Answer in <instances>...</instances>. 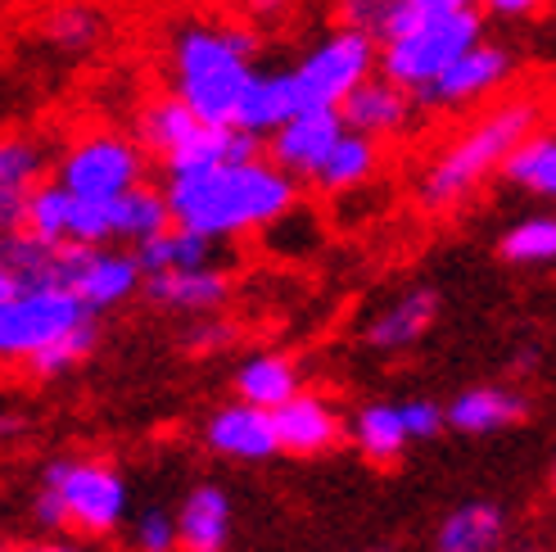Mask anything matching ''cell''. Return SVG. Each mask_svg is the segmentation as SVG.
Returning <instances> with one entry per match:
<instances>
[{
	"instance_id": "cell-31",
	"label": "cell",
	"mask_w": 556,
	"mask_h": 552,
	"mask_svg": "<svg viewBox=\"0 0 556 552\" xmlns=\"http://www.w3.org/2000/svg\"><path fill=\"white\" fill-rule=\"evenodd\" d=\"M104 10L87 5V0H68V5H54L46 14V41L50 46H60V50H91L100 37H104Z\"/></svg>"
},
{
	"instance_id": "cell-27",
	"label": "cell",
	"mask_w": 556,
	"mask_h": 552,
	"mask_svg": "<svg viewBox=\"0 0 556 552\" xmlns=\"http://www.w3.org/2000/svg\"><path fill=\"white\" fill-rule=\"evenodd\" d=\"M109 209H114V240L118 244H141L150 236H159L163 227H173V209H168V196H163V186H131L123 190L118 200H109Z\"/></svg>"
},
{
	"instance_id": "cell-21",
	"label": "cell",
	"mask_w": 556,
	"mask_h": 552,
	"mask_svg": "<svg viewBox=\"0 0 556 552\" xmlns=\"http://www.w3.org/2000/svg\"><path fill=\"white\" fill-rule=\"evenodd\" d=\"M443 407H448V430L457 435H497L530 417V399L507 385H470Z\"/></svg>"
},
{
	"instance_id": "cell-17",
	"label": "cell",
	"mask_w": 556,
	"mask_h": 552,
	"mask_svg": "<svg viewBox=\"0 0 556 552\" xmlns=\"http://www.w3.org/2000/svg\"><path fill=\"white\" fill-rule=\"evenodd\" d=\"M416 109L421 104H416V96L407 87H399V81L384 77V73H371L363 87L340 104V114L353 131H367L376 141H394V136L412 131Z\"/></svg>"
},
{
	"instance_id": "cell-3",
	"label": "cell",
	"mask_w": 556,
	"mask_h": 552,
	"mask_svg": "<svg viewBox=\"0 0 556 552\" xmlns=\"http://www.w3.org/2000/svg\"><path fill=\"white\" fill-rule=\"evenodd\" d=\"M173 91L208 123H236L258 73V37L236 23H181L173 33Z\"/></svg>"
},
{
	"instance_id": "cell-39",
	"label": "cell",
	"mask_w": 556,
	"mask_h": 552,
	"mask_svg": "<svg viewBox=\"0 0 556 552\" xmlns=\"http://www.w3.org/2000/svg\"><path fill=\"white\" fill-rule=\"evenodd\" d=\"M249 14H258V18H276V14H286L290 10V0H244Z\"/></svg>"
},
{
	"instance_id": "cell-26",
	"label": "cell",
	"mask_w": 556,
	"mask_h": 552,
	"mask_svg": "<svg viewBox=\"0 0 556 552\" xmlns=\"http://www.w3.org/2000/svg\"><path fill=\"white\" fill-rule=\"evenodd\" d=\"M503 177L534 200H556V127H534L507 154Z\"/></svg>"
},
{
	"instance_id": "cell-20",
	"label": "cell",
	"mask_w": 556,
	"mask_h": 552,
	"mask_svg": "<svg viewBox=\"0 0 556 552\" xmlns=\"http://www.w3.org/2000/svg\"><path fill=\"white\" fill-rule=\"evenodd\" d=\"M303 104H308V100H303V91H299L294 68L254 73V81H249V91H244V100L236 109V127L254 131L258 141H267V136L281 123H290Z\"/></svg>"
},
{
	"instance_id": "cell-33",
	"label": "cell",
	"mask_w": 556,
	"mask_h": 552,
	"mask_svg": "<svg viewBox=\"0 0 556 552\" xmlns=\"http://www.w3.org/2000/svg\"><path fill=\"white\" fill-rule=\"evenodd\" d=\"M127 543H131V552H181L177 512H168V507L136 512L127 520Z\"/></svg>"
},
{
	"instance_id": "cell-24",
	"label": "cell",
	"mask_w": 556,
	"mask_h": 552,
	"mask_svg": "<svg viewBox=\"0 0 556 552\" xmlns=\"http://www.w3.org/2000/svg\"><path fill=\"white\" fill-rule=\"evenodd\" d=\"M236 385V399L244 403H258L267 412H276L286 399H294L303 390V367L294 363L290 353H276V349H263V353H249L244 363L236 367L231 376Z\"/></svg>"
},
{
	"instance_id": "cell-41",
	"label": "cell",
	"mask_w": 556,
	"mask_h": 552,
	"mask_svg": "<svg viewBox=\"0 0 556 552\" xmlns=\"http://www.w3.org/2000/svg\"><path fill=\"white\" fill-rule=\"evenodd\" d=\"M10 290H14V276H10V272H5V267H0V299H5V294H10Z\"/></svg>"
},
{
	"instance_id": "cell-5",
	"label": "cell",
	"mask_w": 556,
	"mask_h": 552,
	"mask_svg": "<svg viewBox=\"0 0 556 552\" xmlns=\"http://www.w3.org/2000/svg\"><path fill=\"white\" fill-rule=\"evenodd\" d=\"M136 141L150 150V159L163 163V173L204 168V163H231L263 154V141L236 123H208L194 109L168 91L136 109Z\"/></svg>"
},
{
	"instance_id": "cell-30",
	"label": "cell",
	"mask_w": 556,
	"mask_h": 552,
	"mask_svg": "<svg viewBox=\"0 0 556 552\" xmlns=\"http://www.w3.org/2000/svg\"><path fill=\"white\" fill-rule=\"evenodd\" d=\"M96 340H100V326L96 317L87 322H77L73 330H64L60 340H50L37 357H27V376H37V380H54V376H68L73 367H81L87 357L96 353Z\"/></svg>"
},
{
	"instance_id": "cell-28",
	"label": "cell",
	"mask_w": 556,
	"mask_h": 552,
	"mask_svg": "<svg viewBox=\"0 0 556 552\" xmlns=\"http://www.w3.org/2000/svg\"><path fill=\"white\" fill-rule=\"evenodd\" d=\"M136 259H141L146 276L150 272H173V267H200V263H222L217 240L190 231V227H163L159 236L136 244Z\"/></svg>"
},
{
	"instance_id": "cell-22",
	"label": "cell",
	"mask_w": 556,
	"mask_h": 552,
	"mask_svg": "<svg viewBox=\"0 0 556 552\" xmlns=\"http://www.w3.org/2000/svg\"><path fill=\"white\" fill-rule=\"evenodd\" d=\"M384 163V141H376V136L367 131H353L344 127V136L336 141V150H330L321 159V168L313 173V186L321 190V196H353V190H363L376 181Z\"/></svg>"
},
{
	"instance_id": "cell-4",
	"label": "cell",
	"mask_w": 556,
	"mask_h": 552,
	"mask_svg": "<svg viewBox=\"0 0 556 552\" xmlns=\"http://www.w3.org/2000/svg\"><path fill=\"white\" fill-rule=\"evenodd\" d=\"M33 520L41 530L114 539L131 520L127 476L104 457H50L33 493Z\"/></svg>"
},
{
	"instance_id": "cell-9",
	"label": "cell",
	"mask_w": 556,
	"mask_h": 552,
	"mask_svg": "<svg viewBox=\"0 0 556 552\" xmlns=\"http://www.w3.org/2000/svg\"><path fill=\"white\" fill-rule=\"evenodd\" d=\"M87 317L96 313L60 286H14L0 299V363L27 367V357H37L50 340Z\"/></svg>"
},
{
	"instance_id": "cell-43",
	"label": "cell",
	"mask_w": 556,
	"mask_h": 552,
	"mask_svg": "<svg viewBox=\"0 0 556 552\" xmlns=\"http://www.w3.org/2000/svg\"><path fill=\"white\" fill-rule=\"evenodd\" d=\"M552 476H556V472H552Z\"/></svg>"
},
{
	"instance_id": "cell-37",
	"label": "cell",
	"mask_w": 556,
	"mask_h": 552,
	"mask_svg": "<svg viewBox=\"0 0 556 552\" xmlns=\"http://www.w3.org/2000/svg\"><path fill=\"white\" fill-rule=\"evenodd\" d=\"M480 0H407V14H448V10H476Z\"/></svg>"
},
{
	"instance_id": "cell-32",
	"label": "cell",
	"mask_w": 556,
	"mask_h": 552,
	"mask_svg": "<svg viewBox=\"0 0 556 552\" xmlns=\"http://www.w3.org/2000/svg\"><path fill=\"white\" fill-rule=\"evenodd\" d=\"M407 18V0H336V23L384 41Z\"/></svg>"
},
{
	"instance_id": "cell-8",
	"label": "cell",
	"mask_w": 556,
	"mask_h": 552,
	"mask_svg": "<svg viewBox=\"0 0 556 552\" xmlns=\"http://www.w3.org/2000/svg\"><path fill=\"white\" fill-rule=\"evenodd\" d=\"M54 286L77 294L100 317L141 299L146 267L131 244H60V254H54Z\"/></svg>"
},
{
	"instance_id": "cell-2",
	"label": "cell",
	"mask_w": 556,
	"mask_h": 552,
	"mask_svg": "<svg viewBox=\"0 0 556 552\" xmlns=\"http://www.w3.org/2000/svg\"><path fill=\"white\" fill-rule=\"evenodd\" d=\"M543 123V104L539 96H507V100H489L476 118H470L457 136H448V146H439L430 163L416 173L412 196L426 213H453L462 209L476 190L503 173L507 154Z\"/></svg>"
},
{
	"instance_id": "cell-35",
	"label": "cell",
	"mask_w": 556,
	"mask_h": 552,
	"mask_svg": "<svg viewBox=\"0 0 556 552\" xmlns=\"http://www.w3.org/2000/svg\"><path fill=\"white\" fill-rule=\"evenodd\" d=\"M403 417H407L412 439H434V435H443V426H448V407L434 403V399H407Z\"/></svg>"
},
{
	"instance_id": "cell-18",
	"label": "cell",
	"mask_w": 556,
	"mask_h": 552,
	"mask_svg": "<svg viewBox=\"0 0 556 552\" xmlns=\"http://www.w3.org/2000/svg\"><path fill=\"white\" fill-rule=\"evenodd\" d=\"M434 317H439V294L430 286H412V290L389 299L380 313L367 317L363 344L376 349V353H407L412 344L426 340Z\"/></svg>"
},
{
	"instance_id": "cell-13",
	"label": "cell",
	"mask_w": 556,
	"mask_h": 552,
	"mask_svg": "<svg viewBox=\"0 0 556 552\" xmlns=\"http://www.w3.org/2000/svg\"><path fill=\"white\" fill-rule=\"evenodd\" d=\"M231 272L222 263H200V267H173V272H150L141 299L154 309L177 313V317H204L222 313L231 303Z\"/></svg>"
},
{
	"instance_id": "cell-10",
	"label": "cell",
	"mask_w": 556,
	"mask_h": 552,
	"mask_svg": "<svg viewBox=\"0 0 556 552\" xmlns=\"http://www.w3.org/2000/svg\"><path fill=\"white\" fill-rule=\"evenodd\" d=\"M371 73H380V41L344 23H336V33H326L294 64L299 91L308 104H344Z\"/></svg>"
},
{
	"instance_id": "cell-7",
	"label": "cell",
	"mask_w": 556,
	"mask_h": 552,
	"mask_svg": "<svg viewBox=\"0 0 556 552\" xmlns=\"http://www.w3.org/2000/svg\"><path fill=\"white\" fill-rule=\"evenodd\" d=\"M146 173H150V150L136 141V131L91 127V131H77L60 150L50 177L81 200H118L123 190L141 186Z\"/></svg>"
},
{
	"instance_id": "cell-19",
	"label": "cell",
	"mask_w": 556,
	"mask_h": 552,
	"mask_svg": "<svg viewBox=\"0 0 556 552\" xmlns=\"http://www.w3.org/2000/svg\"><path fill=\"white\" fill-rule=\"evenodd\" d=\"M231 520H236V507H231V493L227 489L213 485V480L190 485V493L177 503L181 552H227Z\"/></svg>"
},
{
	"instance_id": "cell-12",
	"label": "cell",
	"mask_w": 556,
	"mask_h": 552,
	"mask_svg": "<svg viewBox=\"0 0 556 552\" xmlns=\"http://www.w3.org/2000/svg\"><path fill=\"white\" fill-rule=\"evenodd\" d=\"M344 114L340 104H303L290 123L276 127L263 150L271 163H281V168L299 181H313V173L321 168V159L336 150V141L344 136Z\"/></svg>"
},
{
	"instance_id": "cell-38",
	"label": "cell",
	"mask_w": 556,
	"mask_h": 552,
	"mask_svg": "<svg viewBox=\"0 0 556 552\" xmlns=\"http://www.w3.org/2000/svg\"><path fill=\"white\" fill-rule=\"evenodd\" d=\"M23 552H96L91 548V539H41V543H33V548H23Z\"/></svg>"
},
{
	"instance_id": "cell-42",
	"label": "cell",
	"mask_w": 556,
	"mask_h": 552,
	"mask_svg": "<svg viewBox=\"0 0 556 552\" xmlns=\"http://www.w3.org/2000/svg\"><path fill=\"white\" fill-rule=\"evenodd\" d=\"M552 485H556V476H552Z\"/></svg>"
},
{
	"instance_id": "cell-15",
	"label": "cell",
	"mask_w": 556,
	"mask_h": 552,
	"mask_svg": "<svg viewBox=\"0 0 556 552\" xmlns=\"http://www.w3.org/2000/svg\"><path fill=\"white\" fill-rule=\"evenodd\" d=\"M204 444L227 457V462H267L281 453V439H276V417L258 403L231 399L227 407H217L204 422Z\"/></svg>"
},
{
	"instance_id": "cell-34",
	"label": "cell",
	"mask_w": 556,
	"mask_h": 552,
	"mask_svg": "<svg viewBox=\"0 0 556 552\" xmlns=\"http://www.w3.org/2000/svg\"><path fill=\"white\" fill-rule=\"evenodd\" d=\"M236 336V326L222 317V313H204V317H190L181 330V344L190 353H213V349H227Z\"/></svg>"
},
{
	"instance_id": "cell-29",
	"label": "cell",
	"mask_w": 556,
	"mask_h": 552,
	"mask_svg": "<svg viewBox=\"0 0 556 552\" xmlns=\"http://www.w3.org/2000/svg\"><path fill=\"white\" fill-rule=\"evenodd\" d=\"M497 254L516 267H543L556 263V213H534V217H520L503 231L497 240Z\"/></svg>"
},
{
	"instance_id": "cell-14",
	"label": "cell",
	"mask_w": 556,
	"mask_h": 552,
	"mask_svg": "<svg viewBox=\"0 0 556 552\" xmlns=\"http://www.w3.org/2000/svg\"><path fill=\"white\" fill-rule=\"evenodd\" d=\"M276 417V439H281V453L290 457H321L349 439V422L336 399L313 394V390H299L294 399H286L281 407L271 412Z\"/></svg>"
},
{
	"instance_id": "cell-25",
	"label": "cell",
	"mask_w": 556,
	"mask_h": 552,
	"mask_svg": "<svg viewBox=\"0 0 556 552\" xmlns=\"http://www.w3.org/2000/svg\"><path fill=\"white\" fill-rule=\"evenodd\" d=\"M507 543V516L484 499L462 503L439 520L434 530V552H503Z\"/></svg>"
},
{
	"instance_id": "cell-40",
	"label": "cell",
	"mask_w": 556,
	"mask_h": 552,
	"mask_svg": "<svg viewBox=\"0 0 556 552\" xmlns=\"http://www.w3.org/2000/svg\"><path fill=\"white\" fill-rule=\"evenodd\" d=\"M23 430V422L14 417V412H0V444H5V439H14Z\"/></svg>"
},
{
	"instance_id": "cell-23",
	"label": "cell",
	"mask_w": 556,
	"mask_h": 552,
	"mask_svg": "<svg viewBox=\"0 0 556 552\" xmlns=\"http://www.w3.org/2000/svg\"><path fill=\"white\" fill-rule=\"evenodd\" d=\"M349 439L371 466H399L407 457V444H416L403 403H363L349 422Z\"/></svg>"
},
{
	"instance_id": "cell-1",
	"label": "cell",
	"mask_w": 556,
	"mask_h": 552,
	"mask_svg": "<svg viewBox=\"0 0 556 552\" xmlns=\"http://www.w3.org/2000/svg\"><path fill=\"white\" fill-rule=\"evenodd\" d=\"M163 196H168L177 227H190L217 244H227V240L254 236V231H267L271 223H281L299 204V177H290L263 150L254 159L168 173Z\"/></svg>"
},
{
	"instance_id": "cell-16",
	"label": "cell",
	"mask_w": 556,
	"mask_h": 552,
	"mask_svg": "<svg viewBox=\"0 0 556 552\" xmlns=\"http://www.w3.org/2000/svg\"><path fill=\"white\" fill-rule=\"evenodd\" d=\"M50 173V154L37 136L0 131V236L23 227V213L33 190Z\"/></svg>"
},
{
	"instance_id": "cell-6",
	"label": "cell",
	"mask_w": 556,
	"mask_h": 552,
	"mask_svg": "<svg viewBox=\"0 0 556 552\" xmlns=\"http://www.w3.org/2000/svg\"><path fill=\"white\" fill-rule=\"evenodd\" d=\"M480 41H484V5L448 10V14H407L380 41V73L416 96Z\"/></svg>"
},
{
	"instance_id": "cell-11",
	"label": "cell",
	"mask_w": 556,
	"mask_h": 552,
	"mask_svg": "<svg viewBox=\"0 0 556 552\" xmlns=\"http://www.w3.org/2000/svg\"><path fill=\"white\" fill-rule=\"evenodd\" d=\"M511 77H516V54L484 37L480 46H470L462 60L443 68L430 87L416 91V104H421L426 114H462V109L497 100Z\"/></svg>"
},
{
	"instance_id": "cell-36",
	"label": "cell",
	"mask_w": 556,
	"mask_h": 552,
	"mask_svg": "<svg viewBox=\"0 0 556 552\" xmlns=\"http://www.w3.org/2000/svg\"><path fill=\"white\" fill-rule=\"evenodd\" d=\"M484 5V14H493V18H534V14H543L552 0H480Z\"/></svg>"
}]
</instances>
